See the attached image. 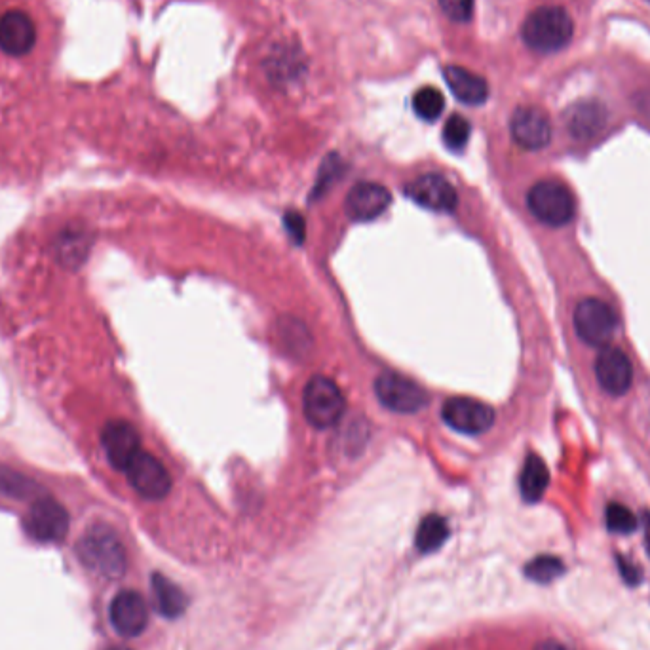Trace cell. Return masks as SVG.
Listing matches in <instances>:
<instances>
[{
    "label": "cell",
    "instance_id": "1",
    "mask_svg": "<svg viewBox=\"0 0 650 650\" xmlns=\"http://www.w3.org/2000/svg\"><path fill=\"white\" fill-rule=\"evenodd\" d=\"M573 35V18L561 6L536 8L521 27V37L525 44L540 54L559 52L573 40Z\"/></svg>",
    "mask_w": 650,
    "mask_h": 650
},
{
    "label": "cell",
    "instance_id": "2",
    "mask_svg": "<svg viewBox=\"0 0 650 650\" xmlns=\"http://www.w3.org/2000/svg\"><path fill=\"white\" fill-rule=\"evenodd\" d=\"M78 559L86 569L103 578H120L126 573V552L113 529L96 525L78 540Z\"/></svg>",
    "mask_w": 650,
    "mask_h": 650
},
{
    "label": "cell",
    "instance_id": "3",
    "mask_svg": "<svg viewBox=\"0 0 650 650\" xmlns=\"http://www.w3.org/2000/svg\"><path fill=\"white\" fill-rule=\"evenodd\" d=\"M303 409L306 421L314 428H331L345 417V394L335 381L324 375H316L305 386Z\"/></svg>",
    "mask_w": 650,
    "mask_h": 650
},
{
    "label": "cell",
    "instance_id": "4",
    "mask_svg": "<svg viewBox=\"0 0 650 650\" xmlns=\"http://www.w3.org/2000/svg\"><path fill=\"white\" fill-rule=\"evenodd\" d=\"M527 206L536 219L548 227L569 225L576 213L573 192L554 179L533 185L527 194Z\"/></svg>",
    "mask_w": 650,
    "mask_h": 650
},
{
    "label": "cell",
    "instance_id": "5",
    "mask_svg": "<svg viewBox=\"0 0 650 650\" xmlns=\"http://www.w3.org/2000/svg\"><path fill=\"white\" fill-rule=\"evenodd\" d=\"M616 325L614 310L601 299H582L574 308V331L586 345H609Z\"/></svg>",
    "mask_w": 650,
    "mask_h": 650
},
{
    "label": "cell",
    "instance_id": "6",
    "mask_svg": "<svg viewBox=\"0 0 650 650\" xmlns=\"http://www.w3.org/2000/svg\"><path fill=\"white\" fill-rule=\"evenodd\" d=\"M375 394L386 409L394 413H417L428 405V392L398 373H383L375 381Z\"/></svg>",
    "mask_w": 650,
    "mask_h": 650
},
{
    "label": "cell",
    "instance_id": "7",
    "mask_svg": "<svg viewBox=\"0 0 650 650\" xmlns=\"http://www.w3.org/2000/svg\"><path fill=\"white\" fill-rule=\"evenodd\" d=\"M69 523V514L58 500L40 497L25 516V531L37 542H59L69 533Z\"/></svg>",
    "mask_w": 650,
    "mask_h": 650
},
{
    "label": "cell",
    "instance_id": "8",
    "mask_svg": "<svg viewBox=\"0 0 650 650\" xmlns=\"http://www.w3.org/2000/svg\"><path fill=\"white\" fill-rule=\"evenodd\" d=\"M441 417L460 434H483L495 424V409L474 398H451L443 403Z\"/></svg>",
    "mask_w": 650,
    "mask_h": 650
},
{
    "label": "cell",
    "instance_id": "9",
    "mask_svg": "<svg viewBox=\"0 0 650 650\" xmlns=\"http://www.w3.org/2000/svg\"><path fill=\"white\" fill-rule=\"evenodd\" d=\"M124 472L128 474L135 491L147 500H160L172 489V478L166 466L145 451H139Z\"/></svg>",
    "mask_w": 650,
    "mask_h": 650
},
{
    "label": "cell",
    "instance_id": "10",
    "mask_svg": "<svg viewBox=\"0 0 650 650\" xmlns=\"http://www.w3.org/2000/svg\"><path fill=\"white\" fill-rule=\"evenodd\" d=\"M407 198L419 204L424 210L453 211L459 204V194L455 187L438 173H426L405 187Z\"/></svg>",
    "mask_w": 650,
    "mask_h": 650
},
{
    "label": "cell",
    "instance_id": "11",
    "mask_svg": "<svg viewBox=\"0 0 650 650\" xmlns=\"http://www.w3.org/2000/svg\"><path fill=\"white\" fill-rule=\"evenodd\" d=\"M510 132L521 149L540 151L552 139V122L538 107H519L510 120Z\"/></svg>",
    "mask_w": 650,
    "mask_h": 650
},
{
    "label": "cell",
    "instance_id": "12",
    "mask_svg": "<svg viewBox=\"0 0 650 650\" xmlns=\"http://www.w3.org/2000/svg\"><path fill=\"white\" fill-rule=\"evenodd\" d=\"M595 377L607 394H626L633 383L630 358L616 346H603L595 360Z\"/></svg>",
    "mask_w": 650,
    "mask_h": 650
},
{
    "label": "cell",
    "instance_id": "13",
    "mask_svg": "<svg viewBox=\"0 0 650 650\" xmlns=\"http://www.w3.org/2000/svg\"><path fill=\"white\" fill-rule=\"evenodd\" d=\"M109 616L116 633H120L122 637H137L149 624V607L141 593L124 590L116 593Z\"/></svg>",
    "mask_w": 650,
    "mask_h": 650
},
{
    "label": "cell",
    "instance_id": "14",
    "mask_svg": "<svg viewBox=\"0 0 650 650\" xmlns=\"http://www.w3.org/2000/svg\"><path fill=\"white\" fill-rule=\"evenodd\" d=\"M390 202H392V194L386 187L379 183L364 181L348 192L345 204L346 215L352 221L367 223L383 215L384 211L388 210Z\"/></svg>",
    "mask_w": 650,
    "mask_h": 650
},
{
    "label": "cell",
    "instance_id": "15",
    "mask_svg": "<svg viewBox=\"0 0 650 650\" xmlns=\"http://www.w3.org/2000/svg\"><path fill=\"white\" fill-rule=\"evenodd\" d=\"M103 451L116 470H126L141 451L139 434L130 422L111 421L103 430Z\"/></svg>",
    "mask_w": 650,
    "mask_h": 650
},
{
    "label": "cell",
    "instance_id": "16",
    "mask_svg": "<svg viewBox=\"0 0 650 650\" xmlns=\"http://www.w3.org/2000/svg\"><path fill=\"white\" fill-rule=\"evenodd\" d=\"M37 31L33 20L20 10L6 12L0 18V50L8 56H25L33 50Z\"/></svg>",
    "mask_w": 650,
    "mask_h": 650
},
{
    "label": "cell",
    "instance_id": "17",
    "mask_svg": "<svg viewBox=\"0 0 650 650\" xmlns=\"http://www.w3.org/2000/svg\"><path fill=\"white\" fill-rule=\"evenodd\" d=\"M443 75H445V82L449 84L453 96L457 97L462 103L481 105V103L487 101L489 86H487L485 78L479 77V75L464 69V67H457V65L445 67Z\"/></svg>",
    "mask_w": 650,
    "mask_h": 650
},
{
    "label": "cell",
    "instance_id": "18",
    "mask_svg": "<svg viewBox=\"0 0 650 650\" xmlns=\"http://www.w3.org/2000/svg\"><path fill=\"white\" fill-rule=\"evenodd\" d=\"M153 586L154 605L156 611L160 612L164 618H179L183 612L187 611V595L183 590L168 580L164 574H153L151 580Z\"/></svg>",
    "mask_w": 650,
    "mask_h": 650
},
{
    "label": "cell",
    "instance_id": "19",
    "mask_svg": "<svg viewBox=\"0 0 650 650\" xmlns=\"http://www.w3.org/2000/svg\"><path fill=\"white\" fill-rule=\"evenodd\" d=\"M548 483H550V472H548L546 462L538 455H529L523 464V472L519 478L521 497L525 498L527 502H538L540 498L544 497Z\"/></svg>",
    "mask_w": 650,
    "mask_h": 650
},
{
    "label": "cell",
    "instance_id": "20",
    "mask_svg": "<svg viewBox=\"0 0 650 650\" xmlns=\"http://www.w3.org/2000/svg\"><path fill=\"white\" fill-rule=\"evenodd\" d=\"M605 122V111L599 103L584 101L574 105L567 116L569 130L574 137H592Z\"/></svg>",
    "mask_w": 650,
    "mask_h": 650
},
{
    "label": "cell",
    "instance_id": "21",
    "mask_svg": "<svg viewBox=\"0 0 650 650\" xmlns=\"http://www.w3.org/2000/svg\"><path fill=\"white\" fill-rule=\"evenodd\" d=\"M449 536V525L443 517L438 514H430L424 517L419 525V531L415 536V544L422 554H432L440 550L443 542Z\"/></svg>",
    "mask_w": 650,
    "mask_h": 650
},
{
    "label": "cell",
    "instance_id": "22",
    "mask_svg": "<svg viewBox=\"0 0 650 650\" xmlns=\"http://www.w3.org/2000/svg\"><path fill=\"white\" fill-rule=\"evenodd\" d=\"M413 109L417 115L421 116L422 120L434 122L436 118H440L443 109H445V97L438 88L424 86L413 97Z\"/></svg>",
    "mask_w": 650,
    "mask_h": 650
},
{
    "label": "cell",
    "instance_id": "23",
    "mask_svg": "<svg viewBox=\"0 0 650 650\" xmlns=\"http://www.w3.org/2000/svg\"><path fill=\"white\" fill-rule=\"evenodd\" d=\"M563 573H565V565L554 555H540L525 567L527 578L538 584H550Z\"/></svg>",
    "mask_w": 650,
    "mask_h": 650
},
{
    "label": "cell",
    "instance_id": "24",
    "mask_svg": "<svg viewBox=\"0 0 650 650\" xmlns=\"http://www.w3.org/2000/svg\"><path fill=\"white\" fill-rule=\"evenodd\" d=\"M605 521L611 533L616 535H631L637 529V517L628 506L611 502L605 510Z\"/></svg>",
    "mask_w": 650,
    "mask_h": 650
},
{
    "label": "cell",
    "instance_id": "25",
    "mask_svg": "<svg viewBox=\"0 0 650 650\" xmlns=\"http://www.w3.org/2000/svg\"><path fill=\"white\" fill-rule=\"evenodd\" d=\"M472 126L470 122L460 115H451L443 126V143L451 151H462L470 139Z\"/></svg>",
    "mask_w": 650,
    "mask_h": 650
},
{
    "label": "cell",
    "instance_id": "26",
    "mask_svg": "<svg viewBox=\"0 0 650 650\" xmlns=\"http://www.w3.org/2000/svg\"><path fill=\"white\" fill-rule=\"evenodd\" d=\"M0 491L10 497H29L33 491V483L12 470L0 468Z\"/></svg>",
    "mask_w": 650,
    "mask_h": 650
},
{
    "label": "cell",
    "instance_id": "27",
    "mask_svg": "<svg viewBox=\"0 0 650 650\" xmlns=\"http://www.w3.org/2000/svg\"><path fill=\"white\" fill-rule=\"evenodd\" d=\"M438 4L441 12L457 23L470 20L474 14V0H438Z\"/></svg>",
    "mask_w": 650,
    "mask_h": 650
},
{
    "label": "cell",
    "instance_id": "28",
    "mask_svg": "<svg viewBox=\"0 0 650 650\" xmlns=\"http://www.w3.org/2000/svg\"><path fill=\"white\" fill-rule=\"evenodd\" d=\"M339 173H341V162H339V158H335V156L327 158L324 162V168H322V172H320L318 185H316V196L327 191V189L331 187V181L337 179Z\"/></svg>",
    "mask_w": 650,
    "mask_h": 650
},
{
    "label": "cell",
    "instance_id": "29",
    "mask_svg": "<svg viewBox=\"0 0 650 650\" xmlns=\"http://www.w3.org/2000/svg\"><path fill=\"white\" fill-rule=\"evenodd\" d=\"M284 223H286L287 234L291 236L293 242L301 244L305 240V219L299 211H287L286 217H284Z\"/></svg>",
    "mask_w": 650,
    "mask_h": 650
},
{
    "label": "cell",
    "instance_id": "30",
    "mask_svg": "<svg viewBox=\"0 0 650 650\" xmlns=\"http://www.w3.org/2000/svg\"><path fill=\"white\" fill-rule=\"evenodd\" d=\"M616 563H618V569H620L622 580H624L628 586H637V584H641V580H643V571H641L637 565H633L630 559H626L624 555H616Z\"/></svg>",
    "mask_w": 650,
    "mask_h": 650
},
{
    "label": "cell",
    "instance_id": "31",
    "mask_svg": "<svg viewBox=\"0 0 650 650\" xmlns=\"http://www.w3.org/2000/svg\"><path fill=\"white\" fill-rule=\"evenodd\" d=\"M535 650H573L571 647H567V645H563V643H559V641H542L540 645H536Z\"/></svg>",
    "mask_w": 650,
    "mask_h": 650
},
{
    "label": "cell",
    "instance_id": "32",
    "mask_svg": "<svg viewBox=\"0 0 650 650\" xmlns=\"http://www.w3.org/2000/svg\"><path fill=\"white\" fill-rule=\"evenodd\" d=\"M643 527H645V544H647V552L650 555V514L645 512L643 516Z\"/></svg>",
    "mask_w": 650,
    "mask_h": 650
},
{
    "label": "cell",
    "instance_id": "33",
    "mask_svg": "<svg viewBox=\"0 0 650 650\" xmlns=\"http://www.w3.org/2000/svg\"><path fill=\"white\" fill-rule=\"evenodd\" d=\"M111 650H130V649H124V647H115V649H111Z\"/></svg>",
    "mask_w": 650,
    "mask_h": 650
},
{
    "label": "cell",
    "instance_id": "34",
    "mask_svg": "<svg viewBox=\"0 0 650 650\" xmlns=\"http://www.w3.org/2000/svg\"><path fill=\"white\" fill-rule=\"evenodd\" d=\"M647 2H649V4H650V0H647Z\"/></svg>",
    "mask_w": 650,
    "mask_h": 650
}]
</instances>
